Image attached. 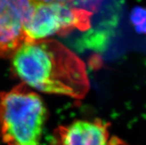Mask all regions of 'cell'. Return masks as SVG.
<instances>
[{"label": "cell", "instance_id": "8992f818", "mask_svg": "<svg viewBox=\"0 0 146 145\" xmlns=\"http://www.w3.org/2000/svg\"><path fill=\"white\" fill-rule=\"evenodd\" d=\"M36 1L40 3H64L76 6L80 3V2L84 0H36Z\"/></svg>", "mask_w": 146, "mask_h": 145}, {"label": "cell", "instance_id": "6da1fadb", "mask_svg": "<svg viewBox=\"0 0 146 145\" xmlns=\"http://www.w3.org/2000/svg\"><path fill=\"white\" fill-rule=\"evenodd\" d=\"M13 73L29 87L47 93L83 99L90 82L85 65L54 39L27 42L11 56Z\"/></svg>", "mask_w": 146, "mask_h": 145}, {"label": "cell", "instance_id": "3957f363", "mask_svg": "<svg viewBox=\"0 0 146 145\" xmlns=\"http://www.w3.org/2000/svg\"><path fill=\"white\" fill-rule=\"evenodd\" d=\"M91 12L64 3L37 2L25 26V42L91 28Z\"/></svg>", "mask_w": 146, "mask_h": 145}, {"label": "cell", "instance_id": "277c9868", "mask_svg": "<svg viewBox=\"0 0 146 145\" xmlns=\"http://www.w3.org/2000/svg\"><path fill=\"white\" fill-rule=\"evenodd\" d=\"M36 0H0V59L11 58L25 42V26Z\"/></svg>", "mask_w": 146, "mask_h": 145}, {"label": "cell", "instance_id": "7a4b0ae2", "mask_svg": "<svg viewBox=\"0 0 146 145\" xmlns=\"http://www.w3.org/2000/svg\"><path fill=\"white\" fill-rule=\"evenodd\" d=\"M46 116L40 96L25 83L0 93V136L7 145H40Z\"/></svg>", "mask_w": 146, "mask_h": 145}, {"label": "cell", "instance_id": "5b68a950", "mask_svg": "<svg viewBox=\"0 0 146 145\" xmlns=\"http://www.w3.org/2000/svg\"><path fill=\"white\" fill-rule=\"evenodd\" d=\"M108 128L101 119L78 120L55 129L50 145H108Z\"/></svg>", "mask_w": 146, "mask_h": 145}]
</instances>
